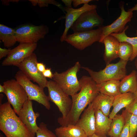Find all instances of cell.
<instances>
[{"label": "cell", "mask_w": 137, "mask_h": 137, "mask_svg": "<svg viewBox=\"0 0 137 137\" xmlns=\"http://www.w3.org/2000/svg\"><path fill=\"white\" fill-rule=\"evenodd\" d=\"M127 62L120 59L116 63L106 64L104 69L98 72L94 71L87 67L81 68L87 71L96 84H98L110 80H121L126 75Z\"/></svg>", "instance_id": "obj_3"}, {"label": "cell", "mask_w": 137, "mask_h": 137, "mask_svg": "<svg viewBox=\"0 0 137 137\" xmlns=\"http://www.w3.org/2000/svg\"><path fill=\"white\" fill-rule=\"evenodd\" d=\"M15 78L25 90L28 99L35 101L42 105L47 110L50 109L51 105L49 100L48 96L45 93L44 88L32 82L20 70L17 72Z\"/></svg>", "instance_id": "obj_6"}, {"label": "cell", "mask_w": 137, "mask_h": 137, "mask_svg": "<svg viewBox=\"0 0 137 137\" xmlns=\"http://www.w3.org/2000/svg\"><path fill=\"white\" fill-rule=\"evenodd\" d=\"M17 42L20 43H37L44 38L49 32V27L44 24L38 26L25 24L14 28Z\"/></svg>", "instance_id": "obj_5"}, {"label": "cell", "mask_w": 137, "mask_h": 137, "mask_svg": "<svg viewBox=\"0 0 137 137\" xmlns=\"http://www.w3.org/2000/svg\"><path fill=\"white\" fill-rule=\"evenodd\" d=\"M0 137H4L3 136L2 134H1L0 135Z\"/></svg>", "instance_id": "obj_45"}, {"label": "cell", "mask_w": 137, "mask_h": 137, "mask_svg": "<svg viewBox=\"0 0 137 137\" xmlns=\"http://www.w3.org/2000/svg\"><path fill=\"white\" fill-rule=\"evenodd\" d=\"M16 114L8 101L0 105V130L6 137H35Z\"/></svg>", "instance_id": "obj_2"}, {"label": "cell", "mask_w": 137, "mask_h": 137, "mask_svg": "<svg viewBox=\"0 0 137 137\" xmlns=\"http://www.w3.org/2000/svg\"><path fill=\"white\" fill-rule=\"evenodd\" d=\"M5 88L4 85L0 84V92L5 93Z\"/></svg>", "instance_id": "obj_40"}, {"label": "cell", "mask_w": 137, "mask_h": 137, "mask_svg": "<svg viewBox=\"0 0 137 137\" xmlns=\"http://www.w3.org/2000/svg\"><path fill=\"white\" fill-rule=\"evenodd\" d=\"M39 129L36 134V137H57L55 134L48 129L47 125L43 122L40 123Z\"/></svg>", "instance_id": "obj_29"}, {"label": "cell", "mask_w": 137, "mask_h": 137, "mask_svg": "<svg viewBox=\"0 0 137 137\" xmlns=\"http://www.w3.org/2000/svg\"><path fill=\"white\" fill-rule=\"evenodd\" d=\"M37 46V43H20L18 46L11 49L7 57L2 62V65H13L17 66L33 53Z\"/></svg>", "instance_id": "obj_12"}, {"label": "cell", "mask_w": 137, "mask_h": 137, "mask_svg": "<svg viewBox=\"0 0 137 137\" xmlns=\"http://www.w3.org/2000/svg\"><path fill=\"white\" fill-rule=\"evenodd\" d=\"M137 89L136 72L133 70L126 75L120 81L119 90L121 94L131 92L134 93Z\"/></svg>", "instance_id": "obj_22"}, {"label": "cell", "mask_w": 137, "mask_h": 137, "mask_svg": "<svg viewBox=\"0 0 137 137\" xmlns=\"http://www.w3.org/2000/svg\"><path fill=\"white\" fill-rule=\"evenodd\" d=\"M114 97L99 93L91 102L95 110H100L104 114L108 116L111 108L112 106Z\"/></svg>", "instance_id": "obj_20"}, {"label": "cell", "mask_w": 137, "mask_h": 137, "mask_svg": "<svg viewBox=\"0 0 137 137\" xmlns=\"http://www.w3.org/2000/svg\"><path fill=\"white\" fill-rule=\"evenodd\" d=\"M135 98L134 93L131 92L120 94L115 97L112 105L113 108L109 115V118L112 119L119 111L127 107Z\"/></svg>", "instance_id": "obj_19"}, {"label": "cell", "mask_w": 137, "mask_h": 137, "mask_svg": "<svg viewBox=\"0 0 137 137\" xmlns=\"http://www.w3.org/2000/svg\"><path fill=\"white\" fill-rule=\"evenodd\" d=\"M133 53L132 45L125 42L119 43L118 49V57L122 60L128 61L131 57Z\"/></svg>", "instance_id": "obj_27"}, {"label": "cell", "mask_w": 137, "mask_h": 137, "mask_svg": "<svg viewBox=\"0 0 137 137\" xmlns=\"http://www.w3.org/2000/svg\"><path fill=\"white\" fill-rule=\"evenodd\" d=\"M79 81L81 89L78 93L71 96L72 105L69 112L65 117H61L58 119L62 126L76 125L82 112L99 93L96 83L90 77L83 76Z\"/></svg>", "instance_id": "obj_1"}, {"label": "cell", "mask_w": 137, "mask_h": 137, "mask_svg": "<svg viewBox=\"0 0 137 137\" xmlns=\"http://www.w3.org/2000/svg\"><path fill=\"white\" fill-rule=\"evenodd\" d=\"M122 114L125 122L129 124L130 133L132 137H136L137 132V116L133 115L125 110H123Z\"/></svg>", "instance_id": "obj_28"}, {"label": "cell", "mask_w": 137, "mask_h": 137, "mask_svg": "<svg viewBox=\"0 0 137 137\" xmlns=\"http://www.w3.org/2000/svg\"><path fill=\"white\" fill-rule=\"evenodd\" d=\"M38 62L36 54L33 53L25 59L17 67L26 76L38 84L41 87H46L48 81L42 73L38 70L37 64Z\"/></svg>", "instance_id": "obj_11"}, {"label": "cell", "mask_w": 137, "mask_h": 137, "mask_svg": "<svg viewBox=\"0 0 137 137\" xmlns=\"http://www.w3.org/2000/svg\"><path fill=\"white\" fill-rule=\"evenodd\" d=\"M18 115L22 122L29 130L36 134L39 129L36 120L39 117L40 113L34 111L31 100L28 99L24 103Z\"/></svg>", "instance_id": "obj_14"}, {"label": "cell", "mask_w": 137, "mask_h": 137, "mask_svg": "<svg viewBox=\"0 0 137 137\" xmlns=\"http://www.w3.org/2000/svg\"><path fill=\"white\" fill-rule=\"evenodd\" d=\"M97 5H95L84 4L81 7L77 9L69 8L63 6V10L66 13L64 18L65 19V28L62 36L60 38V41L63 42L65 41L67 35L68 30L79 15L83 13L88 11L96 9Z\"/></svg>", "instance_id": "obj_15"}, {"label": "cell", "mask_w": 137, "mask_h": 137, "mask_svg": "<svg viewBox=\"0 0 137 137\" xmlns=\"http://www.w3.org/2000/svg\"><path fill=\"white\" fill-rule=\"evenodd\" d=\"M88 137H100L99 136L96 135L95 133L93 135H92V136H89ZM105 137H107L106 136Z\"/></svg>", "instance_id": "obj_43"}, {"label": "cell", "mask_w": 137, "mask_h": 137, "mask_svg": "<svg viewBox=\"0 0 137 137\" xmlns=\"http://www.w3.org/2000/svg\"><path fill=\"white\" fill-rule=\"evenodd\" d=\"M44 76L45 77L51 79H53V74L51 71V68H47L45 71L42 73Z\"/></svg>", "instance_id": "obj_35"}, {"label": "cell", "mask_w": 137, "mask_h": 137, "mask_svg": "<svg viewBox=\"0 0 137 137\" xmlns=\"http://www.w3.org/2000/svg\"><path fill=\"white\" fill-rule=\"evenodd\" d=\"M118 137H132L130 133L129 124L125 122V125Z\"/></svg>", "instance_id": "obj_32"}, {"label": "cell", "mask_w": 137, "mask_h": 137, "mask_svg": "<svg viewBox=\"0 0 137 137\" xmlns=\"http://www.w3.org/2000/svg\"><path fill=\"white\" fill-rule=\"evenodd\" d=\"M11 49L10 48L6 49L0 48V59L7 56L10 52Z\"/></svg>", "instance_id": "obj_34"}, {"label": "cell", "mask_w": 137, "mask_h": 137, "mask_svg": "<svg viewBox=\"0 0 137 137\" xmlns=\"http://www.w3.org/2000/svg\"><path fill=\"white\" fill-rule=\"evenodd\" d=\"M95 109L92 103L86 109L76 125L80 127L88 137L92 136L95 131Z\"/></svg>", "instance_id": "obj_16"}, {"label": "cell", "mask_w": 137, "mask_h": 137, "mask_svg": "<svg viewBox=\"0 0 137 137\" xmlns=\"http://www.w3.org/2000/svg\"><path fill=\"white\" fill-rule=\"evenodd\" d=\"M134 93L135 97L137 98V89L135 92Z\"/></svg>", "instance_id": "obj_44"}, {"label": "cell", "mask_w": 137, "mask_h": 137, "mask_svg": "<svg viewBox=\"0 0 137 137\" xmlns=\"http://www.w3.org/2000/svg\"><path fill=\"white\" fill-rule=\"evenodd\" d=\"M37 66L38 70L42 73L46 70V65L42 62H38L37 64Z\"/></svg>", "instance_id": "obj_36"}, {"label": "cell", "mask_w": 137, "mask_h": 137, "mask_svg": "<svg viewBox=\"0 0 137 137\" xmlns=\"http://www.w3.org/2000/svg\"><path fill=\"white\" fill-rule=\"evenodd\" d=\"M5 94L8 102L18 115L24 103L28 99L27 94L22 86L15 79L5 81Z\"/></svg>", "instance_id": "obj_7"}, {"label": "cell", "mask_w": 137, "mask_h": 137, "mask_svg": "<svg viewBox=\"0 0 137 137\" xmlns=\"http://www.w3.org/2000/svg\"><path fill=\"white\" fill-rule=\"evenodd\" d=\"M30 2L34 6L38 5L40 7H48L49 4L55 5L62 10L63 7L61 4L54 0H29Z\"/></svg>", "instance_id": "obj_30"}, {"label": "cell", "mask_w": 137, "mask_h": 137, "mask_svg": "<svg viewBox=\"0 0 137 137\" xmlns=\"http://www.w3.org/2000/svg\"><path fill=\"white\" fill-rule=\"evenodd\" d=\"M104 19L98 14L96 9L85 12L78 17L70 28L74 32L88 31L96 27L102 26Z\"/></svg>", "instance_id": "obj_10"}, {"label": "cell", "mask_w": 137, "mask_h": 137, "mask_svg": "<svg viewBox=\"0 0 137 137\" xmlns=\"http://www.w3.org/2000/svg\"><path fill=\"white\" fill-rule=\"evenodd\" d=\"M121 13L118 18L111 24L101 27L102 32L99 42L102 43L104 39L112 33H118L123 31L126 28V25L130 22L133 16V12L125 11L124 5H121Z\"/></svg>", "instance_id": "obj_13"}, {"label": "cell", "mask_w": 137, "mask_h": 137, "mask_svg": "<svg viewBox=\"0 0 137 137\" xmlns=\"http://www.w3.org/2000/svg\"><path fill=\"white\" fill-rule=\"evenodd\" d=\"M95 134L99 137H106L110 130L112 119L104 114L99 110L95 109Z\"/></svg>", "instance_id": "obj_18"}, {"label": "cell", "mask_w": 137, "mask_h": 137, "mask_svg": "<svg viewBox=\"0 0 137 137\" xmlns=\"http://www.w3.org/2000/svg\"><path fill=\"white\" fill-rule=\"evenodd\" d=\"M92 1V0H73L72 4L74 7L76 8L78 6L82 4H88L89 2Z\"/></svg>", "instance_id": "obj_33"}, {"label": "cell", "mask_w": 137, "mask_h": 137, "mask_svg": "<svg viewBox=\"0 0 137 137\" xmlns=\"http://www.w3.org/2000/svg\"><path fill=\"white\" fill-rule=\"evenodd\" d=\"M135 10H137V3L134 7L128 9V11L133 12Z\"/></svg>", "instance_id": "obj_39"}, {"label": "cell", "mask_w": 137, "mask_h": 137, "mask_svg": "<svg viewBox=\"0 0 137 137\" xmlns=\"http://www.w3.org/2000/svg\"><path fill=\"white\" fill-rule=\"evenodd\" d=\"M0 103H1V102L2 103V100L3 99V95L2 94H0Z\"/></svg>", "instance_id": "obj_42"}, {"label": "cell", "mask_w": 137, "mask_h": 137, "mask_svg": "<svg viewBox=\"0 0 137 137\" xmlns=\"http://www.w3.org/2000/svg\"><path fill=\"white\" fill-rule=\"evenodd\" d=\"M55 131L57 137H88L84 131L76 125L61 126Z\"/></svg>", "instance_id": "obj_21"}, {"label": "cell", "mask_w": 137, "mask_h": 137, "mask_svg": "<svg viewBox=\"0 0 137 137\" xmlns=\"http://www.w3.org/2000/svg\"><path fill=\"white\" fill-rule=\"evenodd\" d=\"M136 58L135 60V65L136 67V68L137 69V71L136 72V78H137V56L136 57Z\"/></svg>", "instance_id": "obj_41"}, {"label": "cell", "mask_w": 137, "mask_h": 137, "mask_svg": "<svg viewBox=\"0 0 137 137\" xmlns=\"http://www.w3.org/2000/svg\"><path fill=\"white\" fill-rule=\"evenodd\" d=\"M62 1L63 2L66 7L69 8H72V4L73 3V0H62Z\"/></svg>", "instance_id": "obj_37"}, {"label": "cell", "mask_w": 137, "mask_h": 137, "mask_svg": "<svg viewBox=\"0 0 137 137\" xmlns=\"http://www.w3.org/2000/svg\"><path fill=\"white\" fill-rule=\"evenodd\" d=\"M46 87L48 93L49 100L53 102L57 107L62 114L61 117H65L72 107V100L63 90L55 81H48Z\"/></svg>", "instance_id": "obj_8"}, {"label": "cell", "mask_w": 137, "mask_h": 137, "mask_svg": "<svg viewBox=\"0 0 137 137\" xmlns=\"http://www.w3.org/2000/svg\"><path fill=\"white\" fill-rule=\"evenodd\" d=\"M125 123V120L122 114H116L112 119L110 129L108 135L111 137H118Z\"/></svg>", "instance_id": "obj_26"}, {"label": "cell", "mask_w": 137, "mask_h": 137, "mask_svg": "<svg viewBox=\"0 0 137 137\" xmlns=\"http://www.w3.org/2000/svg\"><path fill=\"white\" fill-rule=\"evenodd\" d=\"M102 32L101 27L88 31L67 35L65 40L76 48L83 50L96 42H99Z\"/></svg>", "instance_id": "obj_9"}, {"label": "cell", "mask_w": 137, "mask_h": 137, "mask_svg": "<svg viewBox=\"0 0 137 137\" xmlns=\"http://www.w3.org/2000/svg\"><path fill=\"white\" fill-rule=\"evenodd\" d=\"M19 1V0H1V1L3 4L7 6L9 4L10 2H15L17 3Z\"/></svg>", "instance_id": "obj_38"}, {"label": "cell", "mask_w": 137, "mask_h": 137, "mask_svg": "<svg viewBox=\"0 0 137 137\" xmlns=\"http://www.w3.org/2000/svg\"><path fill=\"white\" fill-rule=\"evenodd\" d=\"M120 81L112 80L96 84L99 93L115 97L121 94L119 90Z\"/></svg>", "instance_id": "obj_23"}, {"label": "cell", "mask_w": 137, "mask_h": 137, "mask_svg": "<svg viewBox=\"0 0 137 137\" xmlns=\"http://www.w3.org/2000/svg\"><path fill=\"white\" fill-rule=\"evenodd\" d=\"M128 27V26H127L122 32L118 33H112L110 35L116 38L120 42H126L132 45L133 48V53L129 60L132 61L137 56V36L133 37L127 36L125 32Z\"/></svg>", "instance_id": "obj_25"}, {"label": "cell", "mask_w": 137, "mask_h": 137, "mask_svg": "<svg viewBox=\"0 0 137 137\" xmlns=\"http://www.w3.org/2000/svg\"><path fill=\"white\" fill-rule=\"evenodd\" d=\"M125 108L128 112L137 116V98L135 97L133 101Z\"/></svg>", "instance_id": "obj_31"}, {"label": "cell", "mask_w": 137, "mask_h": 137, "mask_svg": "<svg viewBox=\"0 0 137 137\" xmlns=\"http://www.w3.org/2000/svg\"><path fill=\"white\" fill-rule=\"evenodd\" d=\"M120 42L114 37L110 35L103 40L102 43L105 45L104 58L106 64L118 57V49Z\"/></svg>", "instance_id": "obj_17"}, {"label": "cell", "mask_w": 137, "mask_h": 137, "mask_svg": "<svg viewBox=\"0 0 137 137\" xmlns=\"http://www.w3.org/2000/svg\"><path fill=\"white\" fill-rule=\"evenodd\" d=\"M0 40L5 47L8 48L13 46L17 42L14 28L0 24Z\"/></svg>", "instance_id": "obj_24"}, {"label": "cell", "mask_w": 137, "mask_h": 137, "mask_svg": "<svg viewBox=\"0 0 137 137\" xmlns=\"http://www.w3.org/2000/svg\"><path fill=\"white\" fill-rule=\"evenodd\" d=\"M81 67L79 62L66 71L61 73L55 72L53 80L68 95L71 96L80 91L81 87L78 80L77 74Z\"/></svg>", "instance_id": "obj_4"}]
</instances>
